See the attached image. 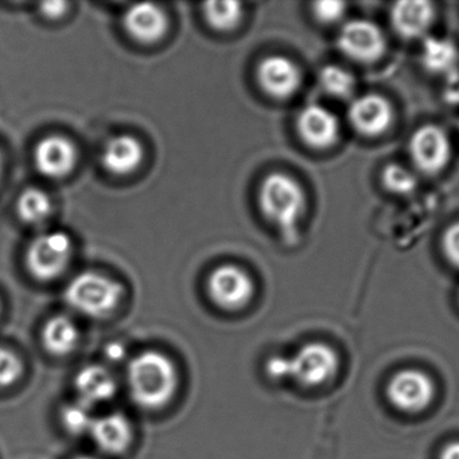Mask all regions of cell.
Returning <instances> with one entry per match:
<instances>
[{
  "instance_id": "12",
  "label": "cell",
  "mask_w": 459,
  "mask_h": 459,
  "mask_svg": "<svg viewBox=\"0 0 459 459\" xmlns=\"http://www.w3.org/2000/svg\"><path fill=\"white\" fill-rule=\"evenodd\" d=\"M298 133L307 146L316 150L332 147L340 136V123L329 109L316 104L305 107L298 115Z\"/></svg>"
},
{
  "instance_id": "28",
  "label": "cell",
  "mask_w": 459,
  "mask_h": 459,
  "mask_svg": "<svg viewBox=\"0 0 459 459\" xmlns=\"http://www.w3.org/2000/svg\"><path fill=\"white\" fill-rule=\"evenodd\" d=\"M442 247L448 262L459 268V222H455L445 230Z\"/></svg>"
},
{
  "instance_id": "8",
  "label": "cell",
  "mask_w": 459,
  "mask_h": 459,
  "mask_svg": "<svg viewBox=\"0 0 459 459\" xmlns=\"http://www.w3.org/2000/svg\"><path fill=\"white\" fill-rule=\"evenodd\" d=\"M209 297L225 310H238L254 297V281L246 271L236 265L216 268L209 276Z\"/></svg>"
},
{
  "instance_id": "34",
  "label": "cell",
  "mask_w": 459,
  "mask_h": 459,
  "mask_svg": "<svg viewBox=\"0 0 459 459\" xmlns=\"http://www.w3.org/2000/svg\"><path fill=\"white\" fill-rule=\"evenodd\" d=\"M77 459H95V458H91V456H80V458H77Z\"/></svg>"
},
{
  "instance_id": "21",
  "label": "cell",
  "mask_w": 459,
  "mask_h": 459,
  "mask_svg": "<svg viewBox=\"0 0 459 459\" xmlns=\"http://www.w3.org/2000/svg\"><path fill=\"white\" fill-rule=\"evenodd\" d=\"M53 204L44 190L28 189L18 198L17 212L21 220L31 225L47 221L52 214Z\"/></svg>"
},
{
  "instance_id": "19",
  "label": "cell",
  "mask_w": 459,
  "mask_h": 459,
  "mask_svg": "<svg viewBox=\"0 0 459 459\" xmlns=\"http://www.w3.org/2000/svg\"><path fill=\"white\" fill-rule=\"evenodd\" d=\"M79 340V329L68 316H53L42 329V342L45 349L53 356L64 357L72 353L76 349Z\"/></svg>"
},
{
  "instance_id": "13",
  "label": "cell",
  "mask_w": 459,
  "mask_h": 459,
  "mask_svg": "<svg viewBox=\"0 0 459 459\" xmlns=\"http://www.w3.org/2000/svg\"><path fill=\"white\" fill-rule=\"evenodd\" d=\"M34 162L39 173L47 178H63L76 166L77 150L64 136H48L37 144Z\"/></svg>"
},
{
  "instance_id": "18",
  "label": "cell",
  "mask_w": 459,
  "mask_h": 459,
  "mask_svg": "<svg viewBox=\"0 0 459 459\" xmlns=\"http://www.w3.org/2000/svg\"><path fill=\"white\" fill-rule=\"evenodd\" d=\"M74 389L80 402L91 407L111 400L117 394V381L107 368L87 365L77 373Z\"/></svg>"
},
{
  "instance_id": "27",
  "label": "cell",
  "mask_w": 459,
  "mask_h": 459,
  "mask_svg": "<svg viewBox=\"0 0 459 459\" xmlns=\"http://www.w3.org/2000/svg\"><path fill=\"white\" fill-rule=\"evenodd\" d=\"M345 12L346 4L343 2L326 0V2H316L313 4L314 17L324 25H332V23L342 20Z\"/></svg>"
},
{
  "instance_id": "10",
  "label": "cell",
  "mask_w": 459,
  "mask_h": 459,
  "mask_svg": "<svg viewBox=\"0 0 459 459\" xmlns=\"http://www.w3.org/2000/svg\"><path fill=\"white\" fill-rule=\"evenodd\" d=\"M257 82L271 98L284 100L298 92L302 74L290 58L270 56L257 66Z\"/></svg>"
},
{
  "instance_id": "9",
  "label": "cell",
  "mask_w": 459,
  "mask_h": 459,
  "mask_svg": "<svg viewBox=\"0 0 459 459\" xmlns=\"http://www.w3.org/2000/svg\"><path fill=\"white\" fill-rule=\"evenodd\" d=\"M410 155L419 170L434 176L450 160V139L437 126H423L411 136Z\"/></svg>"
},
{
  "instance_id": "3",
  "label": "cell",
  "mask_w": 459,
  "mask_h": 459,
  "mask_svg": "<svg viewBox=\"0 0 459 459\" xmlns=\"http://www.w3.org/2000/svg\"><path fill=\"white\" fill-rule=\"evenodd\" d=\"M122 297V284L91 271L77 275L65 290L66 303L80 314L93 318L112 313Z\"/></svg>"
},
{
  "instance_id": "30",
  "label": "cell",
  "mask_w": 459,
  "mask_h": 459,
  "mask_svg": "<svg viewBox=\"0 0 459 459\" xmlns=\"http://www.w3.org/2000/svg\"><path fill=\"white\" fill-rule=\"evenodd\" d=\"M68 10V4L65 2H50V4H44L41 6V13L50 20H58L63 17Z\"/></svg>"
},
{
  "instance_id": "24",
  "label": "cell",
  "mask_w": 459,
  "mask_h": 459,
  "mask_svg": "<svg viewBox=\"0 0 459 459\" xmlns=\"http://www.w3.org/2000/svg\"><path fill=\"white\" fill-rule=\"evenodd\" d=\"M90 408L88 405L82 404V402L66 405L61 412V420H63L66 431L74 435L90 432L93 420H95Z\"/></svg>"
},
{
  "instance_id": "15",
  "label": "cell",
  "mask_w": 459,
  "mask_h": 459,
  "mask_svg": "<svg viewBox=\"0 0 459 459\" xmlns=\"http://www.w3.org/2000/svg\"><path fill=\"white\" fill-rule=\"evenodd\" d=\"M434 4L426 0L397 2L391 9L392 28L405 39L423 36L434 22Z\"/></svg>"
},
{
  "instance_id": "1",
  "label": "cell",
  "mask_w": 459,
  "mask_h": 459,
  "mask_svg": "<svg viewBox=\"0 0 459 459\" xmlns=\"http://www.w3.org/2000/svg\"><path fill=\"white\" fill-rule=\"evenodd\" d=\"M127 384L131 397L139 407H165L178 386L176 365L160 351H143L128 362Z\"/></svg>"
},
{
  "instance_id": "25",
  "label": "cell",
  "mask_w": 459,
  "mask_h": 459,
  "mask_svg": "<svg viewBox=\"0 0 459 459\" xmlns=\"http://www.w3.org/2000/svg\"><path fill=\"white\" fill-rule=\"evenodd\" d=\"M381 178H383L385 189L394 195H408V193L413 192L418 184L415 176L410 170L403 166L394 165V163L384 169Z\"/></svg>"
},
{
  "instance_id": "2",
  "label": "cell",
  "mask_w": 459,
  "mask_h": 459,
  "mask_svg": "<svg viewBox=\"0 0 459 459\" xmlns=\"http://www.w3.org/2000/svg\"><path fill=\"white\" fill-rule=\"evenodd\" d=\"M259 206L265 219L278 228L284 243H297L298 222L305 211L306 197L294 178L283 173L265 177L260 185Z\"/></svg>"
},
{
  "instance_id": "5",
  "label": "cell",
  "mask_w": 459,
  "mask_h": 459,
  "mask_svg": "<svg viewBox=\"0 0 459 459\" xmlns=\"http://www.w3.org/2000/svg\"><path fill=\"white\" fill-rule=\"evenodd\" d=\"M290 378L307 388H316L334 377L340 359L334 349L326 343L303 345L289 359Z\"/></svg>"
},
{
  "instance_id": "26",
  "label": "cell",
  "mask_w": 459,
  "mask_h": 459,
  "mask_svg": "<svg viewBox=\"0 0 459 459\" xmlns=\"http://www.w3.org/2000/svg\"><path fill=\"white\" fill-rule=\"evenodd\" d=\"M22 372V362L17 354L0 346V388H6L17 383Z\"/></svg>"
},
{
  "instance_id": "22",
  "label": "cell",
  "mask_w": 459,
  "mask_h": 459,
  "mask_svg": "<svg viewBox=\"0 0 459 459\" xmlns=\"http://www.w3.org/2000/svg\"><path fill=\"white\" fill-rule=\"evenodd\" d=\"M209 26L217 31H230L238 28L243 17V7L238 2H211L203 9Z\"/></svg>"
},
{
  "instance_id": "29",
  "label": "cell",
  "mask_w": 459,
  "mask_h": 459,
  "mask_svg": "<svg viewBox=\"0 0 459 459\" xmlns=\"http://www.w3.org/2000/svg\"><path fill=\"white\" fill-rule=\"evenodd\" d=\"M265 372L273 380H284L290 377L289 359L283 356L271 357L265 365Z\"/></svg>"
},
{
  "instance_id": "4",
  "label": "cell",
  "mask_w": 459,
  "mask_h": 459,
  "mask_svg": "<svg viewBox=\"0 0 459 459\" xmlns=\"http://www.w3.org/2000/svg\"><path fill=\"white\" fill-rule=\"evenodd\" d=\"M72 238L65 232L52 230L37 236L28 248L26 265L29 273L41 281L63 275L72 259Z\"/></svg>"
},
{
  "instance_id": "31",
  "label": "cell",
  "mask_w": 459,
  "mask_h": 459,
  "mask_svg": "<svg viewBox=\"0 0 459 459\" xmlns=\"http://www.w3.org/2000/svg\"><path fill=\"white\" fill-rule=\"evenodd\" d=\"M446 100L450 103H459V76L451 74L445 90Z\"/></svg>"
},
{
  "instance_id": "11",
  "label": "cell",
  "mask_w": 459,
  "mask_h": 459,
  "mask_svg": "<svg viewBox=\"0 0 459 459\" xmlns=\"http://www.w3.org/2000/svg\"><path fill=\"white\" fill-rule=\"evenodd\" d=\"M348 119L357 133L364 136L381 135L394 122L391 103L380 95L361 96L349 107Z\"/></svg>"
},
{
  "instance_id": "33",
  "label": "cell",
  "mask_w": 459,
  "mask_h": 459,
  "mask_svg": "<svg viewBox=\"0 0 459 459\" xmlns=\"http://www.w3.org/2000/svg\"><path fill=\"white\" fill-rule=\"evenodd\" d=\"M439 459H459V442H451L442 448Z\"/></svg>"
},
{
  "instance_id": "7",
  "label": "cell",
  "mask_w": 459,
  "mask_h": 459,
  "mask_svg": "<svg viewBox=\"0 0 459 459\" xmlns=\"http://www.w3.org/2000/svg\"><path fill=\"white\" fill-rule=\"evenodd\" d=\"M337 47L351 60L372 64L383 57L386 42L377 25L370 21L354 20L341 29Z\"/></svg>"
},
{
  "instance_id": "17",
  "label": "cell",
  "mask_w": 459,
  "mask_h": 459,
  "mask_svg": "<svg viewBox=\"0 0 459 459\" xmlns=\"http://www.w3.org/2000/svg\"><path fill=\"white\" fill-rule=\"evenodd\" d=\"M93 442L107 454H120L127 450L133 440V427L122 413L95 418L90 431Z\"/></svg>"
},
{
  "instance_id": "35",
  "label": "cell",
  "mask_w": 459,
  "mask_h": 459,
  "mask_svg": "<svg viewBox=\"0 0 459 459\" xmlns=\"http://www.w3.org/2000/svg\"><path fill=\"white\" fill-rule=\"evenodd\" d=\"M0 173H2V155H0Z\"/></svg>"
},
{
  "instance_id": "14",
  "label": "cell",
  "mask_w": 459,
  "mask_h": 459,
  "mask_svg": "<svg viewBox=\"0 0 459 459\" xmlns=\"http://www.w3.org/2000/svg\"><path fill=\"white\" fill-rule=\"evenodd\" d=\"M168 18L157 4H134L125 15V28L128 36L141 44L160 41L168 30Z\"/></svg>"
},
{
  "instance_id": "16",
  "label": "cell",
  "mask_w": 459,
  "mask_h": 459,
  "mask_svg": "<svg viewBox=\"0 0 459 459\" xmlns=\"http://www.w3.org/2000/svg\"><path fill=\"white\" fill-rule=\"evenodd\" d=\"M143 158V146L138 139L131 135H117L104 146L101 163L115 176H128L138 170Z\"/></svg>"
},
{
  "instance_id": "6",
  "label": "cell",
  "mask_w": 459,
  "mask_h": 459,
  "mask_svg": "<svg viewBox=\"0 0 459 459\" xmlns=\"http://www.w3.org/2000/svg\"><path fill=\"white\" fill-rule=\"evenodd\" d=\"M386 397L402 412H421L434 400L435 384L421 370L403 369L388 381Z\"/></svg>"
},
{
  "instance_id": "23",
  "label": "cell",
  "mask_w": 459,
  "mask_h": 459,
  "mask_svg": "<svg viewBox=\"0 0 459 459\" xmlns=\"http://www.w3.org/2000/svg\"><path fill=\"white\" fill-rule=\"evenodd\" d=\"M322 90L337 99H348L356 90V79L351 72L337 65L325 66L319 74Z\"/></svg>"
},
{
  "instance_id": "20",
  "label": "cell",
  "mask_w": 459,
  "mask_h": 459,
  "mask_svg": "<svg viewBox=\"0 0 459 459\" xmlns=\"http://www.w3.org/2000/svg\"><path fill=\"white\" fill-rule=\"evenodd\" d=\"M458 61V50L448 39H427L421 52L424 68L434 74H451Z\"/></svg>"
},
{
  "instance_id": "32",
  "label": "cell",
  "mask_w": 459,
  "mask_h": 459,
  "mask_svg": "<svg viewBox=\"0 0 459 459\" xmlns=\"http://www.w3.org/2000/svg\"><path fill=\"white\" fill-rule=\"evenodd\" d=\"M126 354H127V351H126V346L123 343L112 342L106 348L107 359L112 362L122 361V359H125Z\"/></svg>"
}]
</instances>
